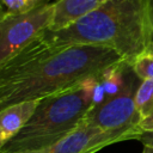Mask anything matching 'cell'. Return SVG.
Masks as SVG:
<instances>
[{
    "mask_svg": "<svg viewBox=\"0 0 153 153\" xmlns=\"http://www.w3.org/2000/svg\"><path fill=\"white\" fill-rule=\"evenodd\" d=\"M121 61L115 50L97 45H69L31 56L0 78V111L65 91Z\"/></svg>",
    "mask_w": 153,
    "mask_h": 153,
    "instance_id": "1",
    "label": "cell"
},
{
    "mask_svg": "<svg viewBox=\"0 0 153 153\" xmlns=\"http://www.w3.org/2000/svg\"><path fill=\"white\" fill-rule=\"evenodd\" d=\"M53 48L97 45L115 50L130 65L151 48L148 0H109L99 8L59 31H45Z\"/></svg>",
    "mask_w": 153,
    "mask_h": 153,
    "instance_id": "2",
    "label": "cell"
},
{
    "mask_svg": "<svg viewBox=\"0 0 153 153\" xmlns=\"http://www.w3.org/2000/svg\"><path fill=\"white\" fill-rule=\"evenodd\" d=\"M98 76L39 100L22 130L0 153H30L48 148L71 134L92 108V93Z\"/></svg>",
    "mask_w": 153,
    "mask_h": 153,
    "instance_id": "3",
    "label": "cell"
},
{
    "mask_svg": "<svg viewBox=\"0 0 153 153\" xmlns=\"http://www.w3.org/2000/svg\"><path fill=\"white\" fill-rule=\"evenodd\" d=\"M54 10L50 1L18 14L0 6V67L49 29Z\"/></svg>",
    "mask_w": 153,
    "mask_h": 153,
    "instance_id": "4",
    "label": "cell"
},
{
    "mask_svg": "<svg viewBox=\"0 0 153 153\" xmlns=\"http://www.w3.org/2000/svg\"><path fill=\"white\" fill-rule=\"evenodd\" d=\"M135 79L131 68H129L126 84L123 90L115 97L106 99L102 104L93 106L87 115L85 121L104 131L110 133H133L141 136L139 124L141 117L135 106Z\"/></svg>",
    "mask_w": 153,
    "mask_h": 153,
    "instance_id": "5",
    "label": "cell"
},
{
    "mask_svg": "<svg viewBox=\"0 0 153 153\" xmlns=\"http://www.w3.org/2000/svg\"><path fill=\"white\" fill-rule=\"evenodd\" d=\"M127 140H139V135L104 131L88 124L84 118L71 134L55 145L30 153H96L109 145Z\"/></svg>",
    "mask_w": 153,
    "mask_h": 153,
    "instance_id": "6",
    "label": "cell"
},
{
    "mask_svg": "<svg viewBox=\"0 0 153 153\" xmlns=\"http://www.w3.org/2000/svg\"><path fill=\"white\" fill-rule=\"evenodd\" d=\"M39 100H26L0 111V151L26 124Z\"/></svg>",
    "mask_w": 153,
    "mask_h": 153,
    "instance_id": "7",
    "label": "cell"
},
{
    "mask_svg": "<svg viewBox=\"0 0 153 153\" xmlns=\"http://www.w3.org/2000/svg\"><path fill=\"white\" fill-rule=\"evenodd\" d=\"M109 0H59L48 31H59L103 6Z\"/></svg>",
    "mask_w": 153,
    "mask_h": 153,
    "instance_id": "8",
    "label": "cell"
},
{
    "mask_svg": "<svg viewBox=\"0 0 153 153\" xmlns=\"http://www.w3.org/2000/svg\"><path fill=\"white\" fill-rule=\"evenodd\" d=\"M134 99L141 122L153 116V79L141 81L136 88Z\"/></svg>",
    "mask_w": 153,
    "mask_h": 153,
    "instance_id": "9",
    "label": "cell"
},
{
    "mask_svg": "<svg viewBox=\"0 0 153 153\" xmlns=\"http://www.w3.org/2000/svg\"><path fill=\"white\" fill-rule=\"evenodd\" d=\"M129 66L141 81L153 79V50L148 49L140 54Z\"/></svg>",
    "mask_w": 153,
    "mask_h": 153,
    "instance_id": "10",
    "label": "cell"
},
{
    "mask_svg": "<svg viewBox=\"0 0 153 153\" xmlns=\"http://www.w3.org/2000/svg\"><path fill=\"white\" fill-rule=\"evenodd\" d=\"M49 0H0V6L11 13H25L29 12L43 2Z\"/></svg>",
    "mask_w": 153,
    "mask_h": 153,
    "instance_id": "11",
    "label": "cell"
},
{
    "mask_svg": "<svg viewBox=\"0 0 153 153\" xmlns=\"http://www.w3.org/2000/svg\"><path fill=\"white\" fill-rule=\"evenodd\" d=\"M139 141H141L143 145L153 146V133H143V134H141Z\"/></svg>",
    "mask_w": 153,
    "mask_h": 153,
    "instance_id": "12",
    "label": "cell"
},
{
    "mask_svg": "<svg viewBox=\"0 0 153 153\" xmlns=\"http://www.w3.org/2000/svg\"><path fill=\"white\" fill-rule=\"evenodd\" d=\"M148 12H149V23H151V32H152V44L149 49H153V0H148Z\"/></svg>",
    "mask_w": 153,
    "mask_h": 153,
    "instance_id": "13",
    "label": "cell"
},
{
    "mask_svg": "<svg viewBox=\"0 0 153 153\" xmlns=\"http://www.w3.org/2000/svg\"><path fill=\"white\" fill-rule=\"evenodd\" d=\"M142 153H153V146L143 145V149H142Z\"/></svg>",
    "mask_w": 153,
    "mask_h": 153,
    "instance_id": "14",
    "label": "cell"
},
{
    "mask_svg": "<svg viewBox=\"0 0 153 153\" xmlns=\"http://www.w3.org/2000/svg\"><path fill=\"white\" fill-rule=\"evenodd\" d=\"M49 1H54L55 2V1H59V0H49Z\"/></svg>",
    "mask_w": 153,
    "mask_h": 153,
    "instance_id": "15",
    "label": "cell"
}]
</instances>
